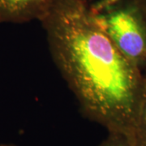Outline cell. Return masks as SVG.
<instances>
[{
	"instance_id": "cell-5",
	"label": "cell",
	"mask_w": 146,
	"mask_h": 146,
	"mask_svg": "<svg viewBox=\"0 0 146 146\" xmlns=\"http://www.w3.org/2000/svg\"><path fill=\"white\" fill-rule=\"evenodd\" d=\"M136 139L143 146H146V89L142 100L137 122Z\"/></svg>"
},
{
	"instance_id": "cell-7",
	"label": "cell",
	"mask_w": 146,
	"mask_h": 146,
	"mask_svg": "<svg viewBox=\"0 0 146 146\" xmlns=\"http://www.w3.org/2000/svg\"><path fill=\"white\" fill-rule=\"evenodd\" d=\"M0 146H16L15 145H11V144H3V145H0Z\"/></svg>"
},
{
	"instance_id": "cell-1",
	"label": "cell",
	"mask_w": 146,
	"mask_h": 146,
	"mask_svg": "<svg viewBox=\"0 0 146 146\" xmlns=\"http://www.w3.org/2000/svg\"><path fill=\"white\" fill-rule=\"evenodd\" d=\"M39 21L54 63L85 117L136 138L145 74L120 52L87 0H54Z\"/></svg>"
},
{
	"instance_id": "cell-3",
	"label": "cell",
	"mask_w": 146,
	"mask_h": 146,
	"mask_svg": "<svg viewBox=\"0 0 146 146\" xmlns=\"http://www.w3.org/2000/svg\"><path fill=\"white\" fill-rule=\"evenodd\" d=\"M54 0H0V23L39 21Z\"/></svg>"
},
{
	"instance_id": "cell-4",
	"label": "cell",
	"mask_w": 146,
	"mask_h": 146,
	"mask_svg": "<svg viewBox=\"0 0 146 146\" xmlns=\"http://www.w3.org/2000/svg\"><path fill=\"white\" fill-rule=\"evenodd\" d=\"M99 146H143L135 137L108 132V136L102 141Z\"/></svg>"
},
{
	"instance_id": "cell-6",
	"label": "cell",
	"mask_w": 146,
	"mask_h": 146,
	"mask_svg": "<svg viewBox=\"0 0 146 146\" xmlns=\"http://www.w3.org/2000/svg\"><path fill=\"white\" fill-rule=\"evenodd\" d=\"M146 15V0H134Z\"/></svg>"
},
{
	"instance_id": "cell-8",
	"label": "cell",
	"mask_w": 146,
	"mask_h": 146,
	"mask_svg": "<svg viewBox=\"0 0 146 146\" xmlns=\"http://www.w3.org/2000/svg\"><path fill=\"white\" fill-rule=\"evenodd\" d=\"M144 74H145V80H146V71L145 72V73H144Z\"/></svg>"
},
{
	"instance_id": "cell-2",
	"label": "cell",
	"mask_w": 146,
	"mask_h": 146,
	"mask_svg": "<svg viewBox=\"0 0 146 146\" xmlns=\"http://www.w3.org/2000/svg\"><path fill=\"white\" fill-rule=\"evenodd\" d=\"M90 7L100 27L127 59L146 71V15L134 0H95Z\"/></svg>"
}]
</instances>
